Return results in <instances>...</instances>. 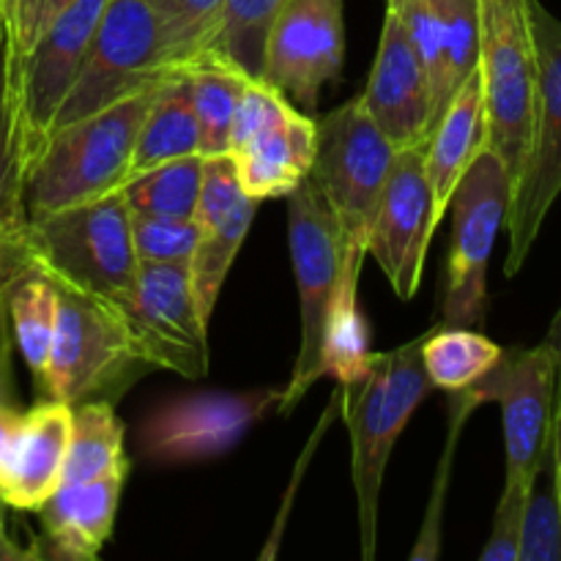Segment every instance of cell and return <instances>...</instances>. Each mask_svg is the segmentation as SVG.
<instances>
[{"label":"cell","mask_w":561,"mask_h":561,"mask_svg":"<svg viewBox=\"0 0 561 561\" xmlns=\"http://www.w3.org/2000/svg\"><path fill=\"white\" fill-rule=\"evenodd\" d=\"M438 222L442 217L425 173V142L400 148L367 236V255L378 263L398 299L409 301L420 290Z\"/></svg>","instance_id":"16"},{"label":"cell","mask_w":561,"mask_h":561,"mask_svg":"<svg viewBox=\"0 0 561 561\" xmlns=\"http://www.w3.org/2000/svg\"><path fill=\"white\" fill-rule=\"evenodd\" d=\"M345 64V0H288L263 44L261 80L312 110Z\"/></svg>","instance_id":"17"},{"label":"cell","mask_w":561,"mask_h":561,"mask_svg":"<svg viewBox=\"0 0 561 561\" xmlns=\"http://www.w3.org/2000/svg\"><path fill=\"white\" fill-rule=\"evenodd\" d=\"M137 354L151 370H170L181 378L208 373V323L197 310L190 266L140 263L137 283L124 305Z\"/></svg>","instance_id":"15"},{"label":"cell","mask_w":561,"mask_h":561,"mask_svg":"<svg viewBox=\"0 0 561 561\" xmlns=\"http://www.w3.org/2000/svg\"><path fill=\"white\" fill-rule=\"evenodd\" d=\"M257 214V201H252L236 181L228 157L206 159L203 168V190L195 208L197 247L190 261V279L195 290L197 310L206 323H211L222 285L230 266L244 244Z\"/></svg>","instance_id":"18"},{"label":"cell","mask_w":561,"mask_h":561,"mask_svg":"<svg viewBox=\"0 0 561 561\" xmlns=\"http://www.w3.org/2000/svg\"><path fill=\"white\" fill-rule=\"evenodd\" d=\"M480 77L485 146L502 159L515 186L529 153L537 91L529 0H480Z\"/></svg>","instance_id":"8"},{"label":"cell","mask_w":561,"mask_h":561,"mask_svg":"<svg viewBox=\"0 0 561 561\" xmlns=\"http://www.w3.org/2000/svg\"><path fill=\"white\" fill-rule=\"evenodd\" d=\"M157 88L55 129L25 173V217L60 211L118 192L137 129Z\"/></svg>","instance_id":"4"},{"label":"cell","mask_w":561,"mask_h":561,"mask_svg":"<svg viewBox=\"0 0 561 561\" xmlns=\"http://www.w3.org/2000/svg\"><path fill=\"white\" fill-rule=\"evenodd\" d=\"M22 261L58 285L124 310L140 261L131 244V208L124 192L25 219L16 236Z\"/></svg>","instance_id":"3"},{"label":"cell","mask_w":561,"mask_h":561,"mask_svg":"<svg viewBox=\"0 0 561 561\" xmlns=\"http://www.w3.org/2000/svg\"><path fill=\"white\" fill-rule=\"evenodd\" d=\"M173 75L162 55L157 16L146 0H107L96 36L53 131L137 96Z\"/></svg>","instance_id":"11"},{"label":"cell","mask_w":561,"mask_h":561,"mask_svg":"<svg viewBox=\"0 0 561 561\" xmlns=\"http://www.w3.org/2000/svg\"><path fill=\"white\" fill-rule=\"evenodd\" d=\"M126 474H107L88 482H64L42 507V529L55 557L93 561L115 529Z\"/></svg>","instance_id":"22"},{"label":"cell","mask_w":561,"mask_h":561,"mask_svg":"<svg viewBox=\"0 0 561 561\" xmlns=\"http://www.w3.org/2000/svg\"><path fill=\"white\" fill-rule=\"evenodd\" d=\"M513 184L502 159L482 148L455 186L447 211H453V241L447 252L442 288V327H471L485 321L488 263L499 230L507 222Z\"/></svg>","instance_id":"9"},{"label":"cell","mask_w":561,"mask_h":561,"mask_svg":"<svg viewBox=\"0 0 561 561\" xmlns=\"http://www.w3.org/2000/svg\"><path fill=\"white\" fill-rule=\"evenodd\" d=\"M285 387L247 392H197L162 403L142 420L140 455L159 466H184L219 458L247 436L255 422L279 409Z\"/></svg>","instance_id":"14"},{"label":"cell","mask_w":561,"mask_h":561,"mask_svg":"<svg viewBox=\"0 0 561 561\" xmlns=\"http://www.w3.org/2000/svg\"><path fill=\"white\" fill-rule=\"evenodd\" d=\"M75 0H0V31L5 42L9 75L27 58L33 44Z\"/></svg>","instance_id":"35"},{"label":"cell","mask_w":561,"mask_h":561,"mask_svg":"<svg viewBox=\"0 0 561 561\" xmlns=\"http://www.w3.org/2000/svg\"><path fill=\"white\" fill-rule=\"evenodd\" d=\"M5 504L0 502V561H25V559H36L42 557V551L36 548H22L20 542L11 537L9 526H5Z\"/></svg>","instance_id":"39"},{"label":"cell","mask_w":561,"mask_h":561,"mask_svg":"<svg viewBox=\"0 0 561 561\" xmlns=\"http://www.w3.org/2000/svg\"><path fill=\"white\" fill-rule=\"evenodd\" d=\"M107 0H75L42 33L27 58L9 75L22 170L33 164L53 135L55 115L69 96L96 36Z\"/></svg>","instance_id":"12"},{"label":"cell","mask_w":561,"mask_h":561,"mask_svg":"<svg viewBox=\"0 0 561 561\" xmlns=\"http://www.w3.org/2000/svg\"><path fill=\"white\" fill-rule=\"evenodd\" d=\"M20 233H14V230H9L5 225H0V279H3V272H5V261H9V250H11V241L16 239Z\"/></svg>","instance_id":"41"},{"label":"cell","mask_w":561,"mask_h":561,"mask_svg":"<svg viewBox=\"0 0 561 561\" xmlns=\"http://www.w3.org/2000/svg\"><path fill=\"white\" fill-rule=\"evenodd\" d=\"M548 466H551L553 488H557V499L561 510V373H559V389H557V411H553V433H551V455H548Z\"/></svg>","instance_id":"38"},{"label":"cell","mask_w":561,"mask_h":561,"mask_svg":"<svg viewBox=\"0 0 561 561\" xmlns=\"http://www.w3.org/2000/svg\"><path fill=\"white\" fill-rule=\"evenodd\" d=\"M181 71L186 77L197 131H201V157H225L230 126H233L236 110H239L241 93H244L250 75L225 64V60L208 58V55H203Z\"/></svg>","instance_id":"26"},{"label":"cell","mask_w":561,"mask_h":561,"mask_svg":"<svg viewBox=\"0 0 561 561\" xmlns=\"http://www.w3.org/2000/svg\"><path fill=\"white\" fill-rule=\"evenodd\" d=\"M288 247L299 288L301 343L294 373L283 389L279 414H290L327 373L329 329L343 283V255L332 211L310 179L288 195Z\"/></svg>","instance_id":"6"},{"label":"cell","mask_w":561,"mask_h":561,"mask_svg":"<svg viewBox=\"0 0 561 561\" xmlns=\"http://www.w3.org/2000/svg\"><path fill=\"white\" fill-rule=\"evenodd\" d=\"M531 488L504 482L496 515H493L491 537H488L485 548L480 553L482 561H518L520 529H524V513Z\"/></svg>","instance_id":"36"},{"label":"cell","mask_w":561,"mask_h":561,"mask_svg":"<svg viewBox=\"0 0 561 561\" xmlns=\"http://www.w3.org/2000/svg\"><path fill=\"white\" fill-rule=\"evenodd\" d=\"M482 403L502 405L504 427V482L510 485H535L537 474L551 455L553 411H557L559 359L551 345L502 351L488 376L474 383Z\"/></svg>","instance_id":"13"},{"label":"cell","mask_w":561,"mask_h":561,"mask_svg":"<svg viewBox=\"0 0 561 561\" xmlns=\"http://www.w3.org/2000/svg\"><path fill=\"white\" fill-rule=\"evenodd\" d=\"M58 321L47 370L36 392L77 405L82 400H113L151 367L131 343L124 312L91 294L58 285Z\"/></svg>","instance_id":"5"},{"label":"cell","mask_w":561,"mask_h":561,"mask_svg":"<svg viewBox=\"0 0 561 561\" xmlns=\"http://www.w3.org/2000/svg\"><path fill=\"white\" fill-rule=\"evenodd\" d=\"M203 168H206V157L201 153L170 159V162L131 179L121 192L131 211L192 219L197 201H201Z\"/></svg>","instance_id":"29"},{"label":"cell","mask_w":561,"mask_h":561,"mask_svg":"<svg viewBox=\"0 0 561 561\" xmlns=\"http://www.w3.org/2000/svg\"><path fill=\"white\" fill-rule=\"evenodd\" d=\"M316 148L318 121L272 82L250 77L225 153L241 190L257 203L288 197L310 175Z\"/></svg>","instance_id":"10"},{"label":"cell","mask_w":561,"mask_h":561,"mask_svg":"<svg viewBox=\"0 0 561 561\" xmlns=\"http://www.w3.org/2000/svg\"><path fill=\"white\" fill-rule=\"evenodd\" d=\"M398 148L387 140L362 104V96L340 104L318 121V148L307 179L332 211L343 255V283L332 327L359 318V274L367 257V236L392 170ZM332 332V329H329Z\"/></svg>","instance_id":"1"},{"label":"cell","mask_w":561,"mask_h":561,"mask_svg":"<svg viewBox=\"0 0 561 561\" xmlns=\"http://www.w3.org/2000/svg\"><path fill=\"white\" fill-rule=\"evenodd\" d=\"M542 343L551 345V351L557 354V359H559V373H561V307L557 310V316H553V321H551V327H548V334Z\"/></svg>","instance_id":"40"},{"label":"cell","mask_w":561,"mask_h":561,"mask_svg":"<svg viewBox=\"0 0 561 561\" xmlns=\"http://www.w3.org/2000/svg\"><path fill=\"white\" fill-rule=\"evenodd\" d=\"M285 3L288 0H225L203 55L225 60L250 77H261L266 33Z\"/></svg>","instance_id":"28"},{"label":"cell","mask_w":561,"mask_h":561,"mask_svg":"<svg viewBox=\"0 0 561 561\" xmlns=\"http://www.w3.org/2000/svg\"><path fill=\"white\" fill-rule=\"evenodd\" d=\"M22 192H25V170H22L20 142H16L9 60H5L3 31H0V225L14 233H20L27 219Z\"/></svg>","instance_id":"31"},{"label":"cell","mask_w":561,"mask_h":561,"mask_svg":"<svg viewBox=\"0 0 561 561\" xmlns=\"http://www.w3.org/2000/svg\"><path fill=\"white\" fill-rule=\"evenodd\" d=\"M190 153H201V131H197L184 71H173L168 80L159 82L157 93L142 115L135 148H131L129 164H126L124 186L137 175L148 173L170 159L190 157Z\"/></svg>","instance_id":"24"},{"label":"cell","mask_w":561,"mask_h":561,"mask_svg":"<svg viewBox=\"0 0 561 561\" xmlns=\"http://www.w3.org/2000/svg\"><path fill=\"white\" fill-rule=\"evenodd\" d=\"M124 436L126 427L115 414L113 400L99 398L71 405L64 482H88L107 474H129Z\"/></svg>","instance_id":"25"},{"label":"cell","mask_w":561,"mask_h":561,"mask_svg":"<svg viewBox=\"0 0 561 561\" xmlns=\"http://www.w3.org/2000/svg\"><path fill=\"white\" fill-rule=\"evenodd\" d=\"M485 96H482V77L477 64L469 80L449 99L425 140V173L442 219L453 201L455 186L460 184L477 153L485 148Z\"/></svg>","instance_id":"23"},{"label":"cell","mask_w":561,"mask_h":561,"mask_svg":"<svg viewBox=\"0 0 561 561\" xmlns=\"http://www.w3.org/2000/svg\"><path fill=\"white\" fill-rule=\"evenodd\" d=\"M71 433V405L38 398L22 411L0 455V502L11 510L36 513L64 482Z\"/></svg>","instance_id":"21"},{"label":"cell","mask_w":561,"mask_h":561,"mask_svg":"<svg viewBox=\"0 0 561 561\" xmlns=\"http://www.w3.org/2000/svg\"><path fill=\"white\" fill-rule=\"evenodd\" d=\"M529 31L537 60L535 118L524 170L513 186L507 211L510 252L504 274L524 268L548 211L561 195V20L540 0H529Z\"/></svg>","instance_id":"7"},{"label":"cell","mask_w":561,"mask_h":561,"mask_svg":"<svg viewBox=\"0 0 561 561\" xmlns=\"http://www.w3.org/2000/svg\"><path fill=\"white\" fill-rule=\"evenodd\" d=\"M518 561H561V510L551 466H542L529 493Z\"/></svg>","instance_id":"34"},{"label":"cell","mask_w":561,"mask_h":561,"mask_svg":"<svg viewBox=\"0 0 561 561\" xmlns=\"http://www.w3.org/2000/svg\"><path fill=\"white\" fill-rule=\"evenodd\" d=\"M453 409H449V436L447 447H444L442 463H438L436 485H433L431 493V507H427L425 524H422L420 540H416L414 551H411V559H438L442 553V515H444V502H447V485H449V471H453L455 460V447H458L460 431H463L466 420L471 416V411L480 409L482 400L474 389H463V392H453Z\"/></svg>","instance_id":"33"},{"label":"cell","mask_w":561,"mask_h":561,"mask_svg":"<svg viewBox=\"0 0 561 561\" xmlns=\"http://www.w3.org/2000/svg\"><path fill=\"white\" fill-rule=\"evenodd\" d=\"M131 244L140 263L159 266H190L197 247L195 217H159L131 211Z\"/></svg>","instance_id":"32"},{"label":"cell","mask_w":561,"mask_h":561,"mask_svg":"<svg viewBox=\"0 0 561 561\" xmlns=\"http://www.w3.org/2000/svg\"><path fill=\"white\" fill-rule=\"evenodd\" d=\"M502 351V345L471 327L431 329L422 340V367L433 389L463 392L496 367Z\"/></svg>","instance_id":"27"},{"label":"cell","mask_w":561,"mask_h":561,"mask_svg":"<svg viewBox=\"0 0 561 561\" xmlns=\"http://www.w3.org/2000/svg\"><path fill=\"white\" fill-rule=\"evenodd\" d=\"M11 356H14V337H11L5 310L0 305V455H3L5 442H9L11 431H14L22 416L14 389V365H11Z\"/></svg>","instance_id":"37"},{"label":"cell","mask_w":561,"mask_h":561,"mask_svg":"<svg viewBox=\"0 0 561 561\" xmlns=\"http://www.w3.org/2000/svg\"><path fill=\"white\" fill-rule=\"evenodd\" d=\"M431 82L433 124L480 64V0H387Z\"/></svg>","instance_id":"20"},{"label":"cell","mask_w":561,"mask_h":561,"mask_svg":"<svg viewBox=\"0 0 561 561\" xmlns=\"http://www.w3.org/2000/svg\"><path fill=\"white\" fill-rule=\"evenodd\" d=\"M420 334L400 348L370 354L367 367L343 383V420L351 436V480L359 507L362 559H376L378 504L389 458L405 425L431 392Z\"/></svg>","instance_id":"2"},{"label":"cell","mask_w":561,"mask_h":561,"mask_svg":"<svg viewBox=\"0 0 561 561\" xmlns=\"http://www.w3.org/2000/svg\"><path fill=\"white\" fill-rule=\"evenodd\" d=\"M362 104L398 151L422 146L433 129L431 82L425 66L403 22L389 5Z\"/></svg>","instance_id":"19"},{"label":"cell","mask_w":561,"mask_h":561,"mask_svg":"<svg viewBox=\"0 0 561 561\" xmlns=\"http://www.w3.org/2000/svg\"><path fill=\"white\" fill-rule=\"evenodd\" d=\"M157 16L162 55L173 71L195 64L217 27L225 0H146Z\"/></svg>","instance_id":"30"}]
</instances>
